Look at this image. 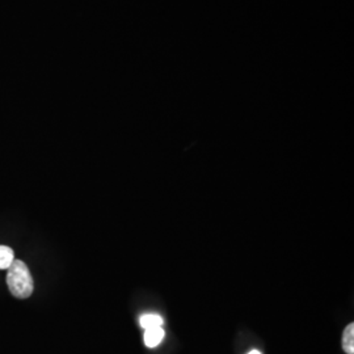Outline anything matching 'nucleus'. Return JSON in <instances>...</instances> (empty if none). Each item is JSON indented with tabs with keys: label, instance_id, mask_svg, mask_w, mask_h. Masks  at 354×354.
<instances>
[{
	"label": "nucleus",
	"instance_id": "nucleus-6",
	"mask_svg": "<svg viewBox=\"0 0 354 354\" xmlns=\"http://www.w3.org/2000/svg\"><path fill=\"white\" fill-rule=\"evenodd\" d=\"M248 354H263L261 353V352H259V351H251V352H250V353Z\"/></svg>",
	"mask_w": 354,
	"mask_h": 354
},
{
	"label": "nucleus",
	"instance_id": "nucleus-2",
	"mask_svg": "<svg viewBox=\"0 0 354 354\" xmlns=\"http://www.w3.org/2000/svg\"><path fill=\"white\" fill-rule=\"evenodd\" d=\"M165 339V330L162 327L145 329V344L149 348H155Z\"/></svg>",
	"mask_w": 354,
	"mask_h": 354
},
{
	"label": "nucleus",
	"instance_id": "nucleus-3",
	"mask_svg": "<svg viewBox=\"0 0 354 354\" xmlns=\"http://www.w3.org/2000/svg\"><path fill=\"white\" fill-rule=\"evenodd\" d=\"M140 324L142 328H158L163 326V317L158 314H145L140 317Z\"/></svg>",
	"mask_w": 354,
	"mask_h": 354
},
{
	"label": "nucleus",
	"instance_id": "nucleus-5",
	"mask_svg": "<svg viewBox=\"0 0 354 354\" xmlns=\"http://www.w3.org/2000/svg\"><path fill=\"white\" fill-rule=\"evenodd\" d=\"M15 260V253L11 247L0 245V269H8Z\"/></svg>",
	"mask_w": 354,
	"mask_h": 354
},
{
	"label": "nucleus",
	"instance_id": "nucleus-1",
	"mask_svg": "<svg viewBox=\"0 0 354 354\" xmlns=\"http://www.w3.org/2000/svg\"><path fill=\"white\" fill-rule=\"evenodd\" d=\"M7 285L15 298L26 299L33 294L35 290L33 277L24 261L13 260L12 264L8 268Z\"/></svg>",
	"mask_w": 354,
	"mask_h": 354
},
{
	"label": "nucleus",
	"instance_id": "nucleus-4",
	"mask_svg": "<svg viewBox=\"0 0 354 354\" xmlns=\"http://www.w3.org/2000/svg\"><path fill=\"white\" fill-rule=\"evenodd\" d=\"M342 349L346 354H354V324L351 323L342 335Z\"/></svg>",
	"mask_w": 354,
	"mask_h": 354
}]
</instances>
